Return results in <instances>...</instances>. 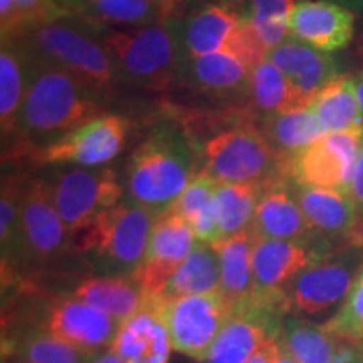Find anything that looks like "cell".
<instances>
[{
    "label": "cell",
    "instance_id": "obj_7",
    "mask_svg": "<svg viewBox=\"0 0 363 363\" xmlns=\"http://www.w3.org/2000/svg\"><path fill=\"white\" fill-rule=\"evenodd\" d=\"M288 315L286 291H254L246 301L230 308L203 363H246L261 345L279 338Z\"/></svg>",
    "mask_w": 363,
    "mask_h": 363
},
{
    "label": "cell",
    "instance_id": "obj_28",
    "mask_svg": "<svg viewBox=\"0 0 363 363\" xmlns=\"http://www.w3.org/2000/svg\"><path fill=\"white\" fill-rule=\"evenodd\" d=\"M257 235L252 229L224 240L214 249L220 264V293L233 308L254 293L252 252Z\"/></svg>",
    "mask_w": 363,
    "mask_h": 363
},
{
    "label": "cell",
    "instance_id": "obj_16",
    "mask_svg": "<svg viewBox=\"0 0 363 363\" xmlns=\"http://www.w3.org/2000/svg\"><path fill=\"white\" fill-rule=\"evenodd\" d=\"M195 244L197 238L184 217L174 211L158 217L150 235L145 259L135 274L145 296H160L177 269L192 252Z\"/></svg>",
    "mask_w": 363,
    "mask_h": 363
},
{
    "label": "cell",
    "instance_id": "obj_20",
    "mask_svg": "<svg viewBox=\"0 0 363 363\" xmlns=\"http://www.w3.org/2000/svg\"><path fill=\"white\" fill-rule=\"evenodd\" d=\"M289 180L262 185L251 229L261 239H308L318 233L303 214Z\"/></svg>",
    "mask_w": 363,
    "mask_h": 363
},
{
    "label": "cell",
    "instance_id": "obj_14",
    "mask_svg": "<svg viewBox=\"0 0 363 363\" xmlns=\"http://www.w3.org/2000/svg\"><path fill=\"white\" fill-rule=\"evenodd\" d=\"M21 219L27 266L49 264L71 251L72 235L54 206L45 180L34 179L22 184Z\"/></svg>",
    "mask_w": 363,
    "mask_h": 363
},
{
    "label": "cell",
    "instance_id": "obj_6",
    "mask_svg": "<svg viewBox=\"0 0 363 363\" xmlns=\"http://www.w3.org/2000/svg\"><path fill=\"white\" fill-rule=\"evenodd\" d=\"M203 163L202 172L217 182L266 185L291 180V157L278 152L254 126H235L207 140Z\"/></svg>",
    "mask_w": 363,
    "mask_h": 363
},
{
    "label": "cell",
    "instance_id": "obj_3",
    "mask_svg": "<svg viewBox=\"0 0 363 363\" xmlns=\"http://www.w3.org/2000/svg\"><path fill=\"white\" fill-rule=\"evenodd\" d=\"M103 115L106 111L98 93L69 72L35 65L21 108L17 133L29 145H38L39 150Z\"/></svg>",
    "mask_w": 363,
    "mask_h": 363
},
{
    "label": "cell",
    "instance_id": "obj_1",
    "mask_svg": "<svg viewBox=\"0 0 363 363\" xmlns=\"http://www.w3.org/2000/svg\"><path fill=\"white\" fill-rule=\"evenodd\" d=\"M94 26L81 16L74 17L59 11L7 39L24 44L35 65L69 72L101 96V93L113 91L123 79L104 48L103 35L94 33Z\"/></svg>",
    "mask_w": 363,
    "mask_h": 363
},
{
    "label": "cell",
    "instance_id": "obj_2",
    "mask_svg": "<svg viewBox=\"0 0 363 363\" xmlns=\"http://www.w3.org/2000/svg\"><path fill=\"white\" fill-rule=\"evenodd\" d=\"M195 174L189 135L172 121L148 131L126 165V197L160 217L169 212Z\"/></svg>",
    "mask_w": 363,
    "mask_h": 363
},
{
    "label": "cell",
    "instance_id": "obj_31",
    "mask_svg": "<svg viewBox=\"0 0 363 363\" xmlns=\"http://www.w3.org/2000/svg\"><path fill=\"white\" fill-rule=\"evenodd\" d=\"M220 289V264L217 252L207 244L197 240L192 252L184 261L167 288L163 289L162 299H174L194 294L214 293Z\"/></svg>",
    "mask_w": 363,
    "mask_h": 363
},
{
    "label": "cell",
    "instance_id": "obj_44",
    "mask_svg": "<svg viewBox=\"0 0 363 363\" xmlns=\"http://www.w3.org/2000/svg\"><path fill=\"white\" fill-rule=\"evenodd\" d=\"M279 338H281V335H279ZM274 363H296V362H294V358H293L291 353L288 352V348L284 347L283 342H281L279 355H278V358H276Z\"/></svg>",
    "mask_w": 363,
    "mask_h": 363
},
{
    "label": "cell",
    "instance_id": "obj_5",
    "mask_svg": "<svg viewBox=\"0 0 363 363\" xmlns=\"http://www.w3.org/2000/svg\"><path fill=\"white\" fill-rule=\"evenodd\" d=\"M103 44L121 79L150 89H167L189 69L184 22L169 19L140 29L111 30Z\"/></svg>",
    "mask_w": 363,
    "mask_h": 363
},
{
    "label": "cell",
    "instance_id": "obj_38",
    "mask_svg": "<svg viewBox=\"0 0 363 363\" xmlns=\"http://www.w3.org/2000/svg\"><path fill=\"white\" fill-rule=\"evenodd\" d=\"M321 325L340 342L353 345L363 342V264L342 308Z\"/></svg>",
    "mask_w": 363,
    "mask_h": 363
},
{
    "label": "cell",
    "instance_id": "obj_32",
    "mask_svg": "<svg viewBox=\"0 0 363 363\" xmlns=\"http://www.w3.org/2000/svg\"><path fill=\"white\" fill-rule=\"evenodd\" d=\"M194 81L212 94H235L249 89L252 69L227 51H217L190 59Z\"/></svg>",
    "mask_w": 363,
    "mask_h": 363
},
{
    "label": "cell",
    "instance_id": "obj_11",
    "mask_svg": "<svg viewBox=\"0 0 363 363\" xmlns=\"http://www.w3.org/2000/svg\"><path fill=\"white\" fill-rule=\"evenodd\" d=\"M362 148L363 126L330 131L291 157L289 179L303 187L333 189L348 194Z\"/></svg>",
    "mask_w": 363,
    "mask_h": 363
},
{
    "label": "cell",
    "instance_id": "obj_40",
    "mask_svg": "<svg viewBox=\"0 0 363 363\" xmlns=\"http://www.w3.org/2000/svg\"><path fill=\"white\" fill-rule=\"evenodd\" d=\"M281 348V338H274L261 345L251 357L247 358L246 363H274L276 358L279 355Z\"/></svg>",
    "mask_w": 363,
    "mask_h": 363
},
{
    "label": "cell",
    "instance_id": "obj_4",
    "mask_svg": "<svg viewBox=\"0 0 363 363\" xmlns=\"http://www.w3.org/2000/svg\"><path fill=\"white\" fill-rule=\"evenodd\" d=\"M158 217L123 197L72 235L71 251L79 254L93 276L133 278L147 254Z\"/></svg>",
    "mask_w": 363,
    "mask_h": 363
},
{
    "label": "cell",
    "instance_id": "obj_25",
    "mask_svg": "<svg viewBox=\"0 0 363 363\" xmlns=\"http://www.w3.org/2000/svg\"><path fill=\"white\" fill-rule=\"evenodd\" d=\"M71 298L96 306L123 323L145 306L142 286L133 278H101L91 276L72 288Z\"/></svg>",
    "mask_w": 363,
    "mask_h": 363
},
{
    "label": "cell",
    "instance_id": "obj_30",
    "mask_svg": "<svg viewBox=\"0 0 363 363\" xmlns=\"http://www.w3.org/2000/svg\"><path fill=\"white\" fill-rule=\"evenodd\" d=\"M21 182L4 180L0 197V246H2V278L12 281L27 266L24 230L21 219Z\"/></svg>",
    "mask_w": 363,
    "mask_h": 363
},
{
    "label": "cell",
    "instance_id": "obj_34",
    "mask_svg": "<svg viewBox=\"0 0 363 363\" xmlns=\"http://www.w3.org/2000/svg\"><path fill=\"white\" fill-rule=\"evenodd\" d=\"M281 342L296 363H331L342 343L328 333L321 323H313L294 315L284 318Z\"/></svg>",
    "mask_w": 363,
    "mask_h": 363
},
{
    "label": "cell",
    "instance_id": "obj_18",
    "mask_svg": "<svg viewBox=\"0 0 363 363\" xmlns=\"http://www.w3.org/2000/svg\"><path fill=\"white\" fill-rule=\"evenodd\" d=\"M288 79L293 93L294 110H306L316 93L338 76V65L328 52L311 48L296 38H289L267 54Z\"/></svg>",
    "mask_w": 363,
    "mask_h": 363
},
{
    "label": "cell",
    "instance_id": "obj_8",
    "mask_svg": "<svg viewBox=\"0 0 363 363\" xmlns=\"http://www.w3.org/2000/svg\"><path fill=\"white\" fill-rule=\"evenodd\" d=\"M145 301L160 313L169 330L172 348L199 362H206L230 315V308L220 289L174 299L147 298Z\"/></svg>",
    "mask_w": 363,
    "mask_h": 363
},
{
    "label": "cell",
    "instance_id": "obj_17",
    "mask_svg": "<svg viewBox=\"0 0 363 363\" xmlns=\"http://www.w3.org/2000/svg\"><path fill=\"white\" fill-rule=\"evenodd\" d=\"M293 194L318 234L340 246L363 247V220L350 194L296 184Z\"/></svg>",
    "mask_w": 363,
    "mask_h": 363
},
{
    "label": "cell",
    "instance_id": "obj_48",
    "mask_svg": "<svg viewBox=\"0 0 363 363\" xmlns=\"http://www.w3.org/2000/svg\"><path fill=\"white\" fill-rule=\"evenodd\" d=\"M4 363H22L19 360H12V358H4Z\"/></svg>",
    "mask_w": 363,
    "mask_h": 363
},
{
    "label": "cell",
    "instance_id": "obj_45",
    "mask_svg": "<svg viewBox=\"0 0 363 363\" xmlns=\"http://www.w3.org/2000/svg\"><path fill=\"white\" fill-rule=\"evenodd\" d=\"M357 79V98H358V104H360V110L363 113V69L360 71Z\"/></svg>",
    "mask_w": 363,
    "mask_h": 363
},
{
    "label": "cell",
    "instance_id": "obj_21",
    "mask_svg": "<svg viewBox=\"0 0 363 363\" xmlns=\"http://www.w3.org/2000/svg\"><path fill=\"white\" fill-rule=\"evenodd\" d=\"M111 350L126 363H169L170 335L157 308L145 301L142 310L123 321Z\"/></svg>",
    "mask_w": 363,
    "mask_h": 363
},
{
    "label": "cell",
    "instance_id": "obj_24",
    "mask_svg": "<svg viewBox=\"0 0 363 363\" xmlns=\"http://www.w3.org/2000/svg\"><path fill=\"white\" fill-rule=\"evenodd\" d=\"M244 13L220 4H207L184 22V40L190 59L225 51Z\"/></svg>",
    "mask_w": 363,
    "mask_h": 363
},
{
    "label": "cell",
    "instance_id": "obj_15",
    "mask_svg": "<svg viewBox=\"0 0 363 363\" xmlns=\"http://www.w3.org/2000/svg\"><path fill=\"white\" fill-rule=\"evenodd\" d=\"M130 121L120 115H103L57 142L35 150L33 158L48 165L101 167L113 160L126 143Z\"/></svg>",
    "mask_w": 363,
    "mask_h": 363
},
{
    "label": "cell",
    "instance_id": "obj_13",
    "mask_svg": "<svg viewBox=\"0 0 363 363\" xmlns=\"http://www.w3.org/2000/svg\"><path fill=\"white\" fill-rule=\"evenodd\" d=\"M26 323L43 326L88 355L110 350L121 325L99 308L71 296L51 299L40 308L38 318Z\"/></svg>",
    "mask_w": 363,
    "mask_h": 363
},
{
    "label": "cell",
    "instance_id": "obj_33",
    "mask_svg": "<svg viewBox=\"0 0 363 363\" xmlns=\"http://www.w3.org/2000/svg\"><path fill=\"white\" fill-rule=\"evenodd\" d=\"M262 185L257 184L219 182L216 190V211L222 242L251 229Z\"/></svg>",
    "mask_w": 363,
    "mask_h": 363
},
{
    "label": "cell",
    "instance_id": "obj_46",
    "mask_svg": "<svg viewBox=\"0 0 363 363\" xmlns=\"http://www.w3.org/2000/svg\"><path fill=\"white\" fill-rule=\"evenodd\" d=\"M57 2H59V6H67V7L74 9L76 12H78V9L81 6V0H57ZM54 4H56V0H54ZM56 6H57V4H56Z\"/></svg>",
    "mask_w": 363,
    "mask_h": 363
},
{
    "label": "cell",
    "instance_id": "obj_37",
    "mask_svg": "<svg viewBox=\"0 0 363 363\" xmlns=\"http://www.w3.org/2000/svg\"><path fill=\"white\" fill-rule=\"evenodd\" d=\"M249 93L252 96V103L262 113H266V116L294 110L293 93L288 79L267 59L252 69Z\"/></svg>",
    "mask_w": 363,
    "mask_h": 363
},
{
    "label": "cell",
    "instance_id": "obj_23",
    "mask_svg": "<svg viewBox=\"0 0 363 363\" xmlns=\"http://www.w3.org/2000/svg\"><path fill=\"white\" fill-rule=\"evenodd\" d=\"M2 347L4 358L22 363H88L91 357L43 326L30 323H19L4 335Z\"/></svg>",
    "mask_w": 363,
    "mask_h": 363
},
{
    "label": "cell",
    "instance_id": "obj_42",
    "mask_svg": "<svg viewBox=\"0 0 363 363\" xmlns=\"http://www.w3.org/2000/svg\"><path fill=\"white\" fill-rule=\"evenodd\" d=\"M88 363H126L123 358L115 350H104V352H99V353H94V355L89 357V362Z\"/></svg>",
    "mask_w": 363,
    "mask_h": 363
},
{
    "label": "cell",
    "instance_id": "obj_19",
    "mask_svg": "<svg viewBox=\"0 0 363 363\" xmlns=\"http://www.w3.org/2000/svg\"><path fill=\"white\" fill-rule=\"evenodd\" d=\"M289 33L323 52L342 51L355 35V13L330 0H298Z\"/></svg>",
    "mask_w": 363,
    "mask_h": 363
},
{
    "label": "cell",
    "instance_id": "obj_12",
    "mask_svg": "<svg viewBox=\"0 0 363 363\" xmlns=\"http://www.w3.org/2000/svg\"><path fill=\"white\" fill-rule=\"evenodd\" d=\"M345 247L323 235L308 239H256L252 252L254 291H284L286 286L316 262Z\"/></svg>",
    "mask_w": 363,
    "mask_h": 363
},
{
    "label": "cell",
    "instance_id": "obj_9",
    "mask_svg": "<svg viewBox=\"0 0 363 363\" xmlns=\"http://www.w3.org/2000/svg\"><path fill=\"white\" fill-rule=\"evenodd\" d=\"M363 264V247L350 246L316 262L286 286L289 315L318 318L337 313ZM330 320V318H328Z\"/></svg>",
    "mask_w": 363,
    "mask_h": 363
},
{
    "label": "cell",
    "instance_id": "obj_26",
    "mask_svg": "<svg viewBox=\"0 0 363 363\" xmlns=\"http://www.w3.org/2000/svg\"><path fill=\"white\" fill-rule=\"evenodd\" d=\"M219 182L206 172H199L190 180L187 189L177 199L174 207L175 214L184 217L185 222L192 227L195 238L207 244L212 249L220 246V229L216 211V190Z\"/></svg>",
    "mask_w": 363,
    "mask_h": 363
},
{
    "label": "cell",
    "instance_id": "obj_43",
    "mask_svg": "<svg viewBox=\"0 0 363 363\" xmlns=\"http://www.w3.org/2000/svg\"><path fill=\"white\" fill-rule=\"evenodd\" d=\"M330 2L338 4L348 11H352L353 13L355 12H363V0H330Z\"/></svg>",
    "mask_w": 363,
    "mask_h": 363
},
{
    "label": "cell",
    "instance_id": "obj_29",
    "mask_svg": "<svg viewBox=\"0 0 363 363\" xmlns=\"http://www.w3.org/2000/svg\"><path fill=\"white\" fill-rule=\"evenodd\" d=\"M326 133L347 131L363 126V113L357 98V79L338 74L316 93L308 106Z\"/></svg>",
    "mask_w": 363,
    "mask_h": 363
},
{
    "label": "cell",
    "instance_id": "obj_27",
    "mask_svg": "<svg viewBox=\"0 0 363 363\" xmlns=\"http://www.w3.org/2000/svg\"><path fill=\"white\" fill-rule=\"evenodd\" d=\"M78 13L93 24L125 26L128 29L177 19L169 0H81Z\"/></svg>",
    "mask_w": 363,
    "mask_h": 363
},
{
    "label": "cell",
    "instance_id": "obj_39",
    "mask_svg": "<svg viewBox=\"0 0 363 363\" xmlns=\"http://www.w3.org/2000/svg\"><path fill=\"white\" fill-rule=\"evenodd\" d=\"M350 197L355 202V206L358 208V214H360L362 220H363V148L360 152V157H358L355 172H353V179L350 184Z\"/></svg>",
    "mask_w": 363,
    "mask_h": 363
},
{
    "label": "cell",
    "instance_id": "obj_36",
    "mask_svg": "<svg viewBox=\"0 0 363 363\" xmlns=\"http://www.w3.org/2000/svg\"><path fill=\"white\" fill-rule=\"evenodd\" d=\"M296 4L298 0H249L246 19L269 52L291 38L289 17Z\"/></svg>",
    "mask_w": 363,
    "mask_h": 363
},
{
    "label": "cell",
    "instance_id": "obj_47",
    "mask_svg": "<svg viewBox=\"0 0 363 363\" xmlns=\"http://www.w3.org/2000/svg\"><path fill=\"white\" fill-rule=\"evenodd\" d=\"M169 2L172 6V12H174V17H177V16H179L180 7H184V4L187 2V0H169ZM177 19H179V17H177Z\"/></svg>",
    "mask_w": 363,
    "mask_h": 363
},
{
    "label": "cell",
    "instance_id": "obj_41",
    "mask_svg": "<svg viewBox=\"0 0 363 363\" xmlns=\"http://www.w3.org/2000/svg\"><path fill=\"white\" fill-rule=\"evenodd\" d=\"M331 363H363V350L358 345L342 342Z\"/></svg>",
    "mask_w": 363,
    "mask_h": 363
},
{
    "label": "cell",
    "instance_id": "obj_10",
    "mask_svg": "<svg viewBox=\"0 0 363 363\" xmlns=\"http://www.w3.org/2000/svg\"><path fill=\"white\" fill-rule=\"evenodd\" d=\"M59 216L71 235L84 229L103 211L125 197L123 185L111 167H74L54 172L45 180Z\"/></svg>",
    "mask_w": 363,
    "mask_h": 363
},
{
    "label": "cell",
    "instance_id": "obj_22",
    "mask_svg": "<svg viewBox=\"0 0 363 363\" xmlns=\"http://www.w3.org/2000/svg\"><path fill=\"white\" fill-rule=\"evenodd\" d=\"M35 62L24 44L2 39L0 51V125L2 140L17 133L21 108L33 78Z\"/></svg>",
    "mask_w": 363,
    "mask_h": 363
},
{
    "label": "cell",
    "instance_id": "obj_35",
    "mask_svg": "<svg viewBox=\"0 0 363 363\" xmlns=\"http://www.w3.org/2000/svg\"><path fill=\"white\" fill-rule=\"evenodd\" d=\"M262 135L284 155H296L326 135L318 118L308 110H291L266 116Z\"/></svg>",
    "mask_w": 363,
    "mask_h": 363
},
{
    "label": "cell",
    "instance_id": "obj_49",
    "mask_svg": "<svg viewBox=\"0 0 363 363\" xmlns=\"http://www.w3.org/2000/svg\"><path fill=\"white\" fill-rule=\"evenodd\" d=\"M358 347H360V348H362V350H363V342H362V343H358Z\"/></svg>",
    "mask_w": 363,
    "mask_h": 363
}]
</instances>
